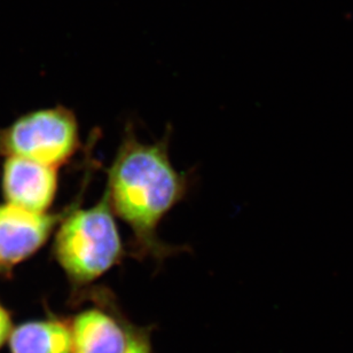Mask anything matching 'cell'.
I'll return each mask as SVG.
<instances>
[{
	"mask_svg": "<svg viewBox=\"0 0 353 353\" xmlns=\"http://www.w3.org/2000/svg\"><path fill=\"white\" fill-rule=\"evenodd\" d=\"M187 190L188 178L171 162L169 137L143 143L132 126H128L107 170L105 192L116 217L132 232L129 250L134 259L162 263L185 250V247L165 243L157 232L161 221L183 200Z\"/></svg>",
	"mask_w": 353,
	"mask_h": 353,
	"instance_id": "1",
	"label": "cell"
},
{
	"mask_svg": "<svg viewBox=\"0 0 353 353\" xmlns=\"http://www.w3.org/2000/svg\"><path fill=\"white\" fill-rule=\"evenodd\" d=\"M115 217L103 192L92 207L84 209L77 202L57 228L55 259L74 288L82 294L125 256Z\"/></svg>",
	"mask_w": 353,
	"mask_h": 353,
	"instance_id": "2",
	"label": "cell"
},
{
	"mask_svg": "<svg viewBox=\"0 0 353 353\" xmlns=\"http://www.w3.org/2000/svg\"><path fill=\"white\" fill-rule=\"evenodd\" d=\"M81 146L75 114L65 107L41 109L21 116L0 131V154L50 167L67 163Z\"/></svg>",
	"mask_w": 353,
	"mask_h": 353,
	"instance_id": "3",
	"label": "cell"
},
{
	"mask_svg": "<svg viewBox=\"0 0 353 353\" xmlns=\"http://www.w3.org/2000/svg\"><path fill=\"white\" fill-rule=\"evenodd\" d=\"M93 305L72 320V353H153L148 330L130 323L105 289L88 290Z\"/></svg>",
	"mask_w": 353,
	"mask_h": 353,
	"instance_id": "4",
	"label": "cell"
},
{
	"mask_svg": "<svg viewBox=\"0 0 353 353\" xmlns=\"http://www.w3.org/2000/svg\"><path fill=\"white\" fill-rule=\"evenodd\" d=\"M77 203V202H76ZM75 204L63 212H36L14 204H0V268L23 262L46 243Z\"/></svg>",
	"mask_w": 353,
	"mask_h": 353,
	"instance_id": "5",
	"label": "cell"
},
{
	"mask_svg": "<svg viewBox=\"0 0 353 353\" xmlns=\"http://www.w3.org/2000/svg\"><path fill=\"white\" fill-rule=\"evenodd\" d=\"M1 187L7 203L48 212L58 192V169L22 157H6Z\"/></svg>",
	"mask_w": 353,
	"mask_h": 353,
	"instance_id": "6",
	"label": "cell"
},
{
	"mask_svg": "<svg viewBox=\"0 0 353 353\" xmlns=\"http://www.w3.org/2000/svg\"><path fill=\"white\" fill-rule=\"evenodd\" d=\"M12 353H72V326L58 319L30 321L10 336Z\"/></svg>",
	"mask_w": 353,
	"mask_h": 353,
	"instance_id": "7",
	"label": "cell"
},
{
	"mask_svg": "<svg viewBox=\"0 0 353 353\" xmlns=\"http://www.w3.org/2000/svg\"><path fill=\"white\" fill-rule=\"evenodd\" d=\"M12 334V320L10 313L0 304V347L10 339Z\"/></svg>",
	"mask_w": 353,
	"mask_h": 353,
	"instance_id": "8",
	"label": "cell"
}]
</instances>
